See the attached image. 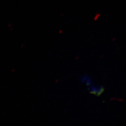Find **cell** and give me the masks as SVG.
Masks as SVG:
<instances>
[{
  "label": "cell",
  "instance_id": "3",
  "mask_svg": "<svg viewBox=\"0 0 126 126\" xmlns=\"http://www.w3.org/2000/svg\"><path fill=\"white\" fill-rule=\"evenodd\" d=\"M88 77H89L88 76L86 75H85L82 76L80 77V81L83 83V82H85V81L87 80V79Z\"/></svg>",
  "mask_w": 126,
  "mask_h": 126
},
{
  "label": "cell",
  "instance_id": "2",
  "mask_svg": "<svg viewBox=\"0 0 126 126\" xmlns=\"http://www.w3.org/2000/svg\"><path fill=\"white\" fill-rule=\"evenodd\" d=\"M85 82L86 83V85L88 86H92V85H93L92 79L89 76L87 79V80L85 81Z\"/></svg>",
  "mask_w": 126,
  "mask_h": 126
},
{
  "label": "cell",
  "instance_id": "1",
  "mask_svg": "<svg viewBox=\"0 0 126 126\" xmlns=\"http://www.w3.org/2000/svg\"><path fill=\"white\" fill-rule=\"evenodd\" d=\"M88 89L90 94L97 96H100L103 93L105 88L102 86H94L93 85L88 86Z\"/></svg>",
  "mask_w": 126,
  "mask_h": 126
}]
</instances>
